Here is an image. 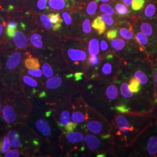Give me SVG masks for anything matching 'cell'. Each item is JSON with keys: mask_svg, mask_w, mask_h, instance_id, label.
<instances>
[{"mask_svg": "<svg viewBox=\"0 0 157 157\" xmlns=\"http://www.w3.org/2000/svg\"><path fill=\"white\" fill-rule=\"evenodd\" d=\"M36 127L40 133L45 136H50L51 135L50 127L44 119H40L36 123Z\"/></svg>", "mask_w": 157, "mask_h": 157, "instance_id": "24", "label": "cell"}, {"mask_svg": "<svg viewBox=\"0 0 157 157\" xmlns=\"http://www.w3.org/2000/svg\"><path fill=\"white\" fill-rule=\"evenodd\" d=\"M47 15L54 25H62L63 19L59 12L48 13Z\"/></svg>", "mask_w": 157, "mask_h": 157, "instance_id": "36", "label": "cell"}, {"mask_svg": "<svg viewBox=\"0 0 157 157\" xmlns=\"http://www.w3.org/2000/svg\"><path fill=\"white\" fill-rule=\"evenodd\" d=\"M2 144H3V143L2 142H0V151H1V149H2Z\"/></svg>", "mask_w": 157, "mask_h": 157, "instance_id": "53", "label": "cell"}, {"mask_svg": "<svg viewBox=\"0 0 157 157\" xmlns=\"http://www.w3.org/2000/svg\"><path fill=\"white\" fill-rule=\"evenodd\" d=\"M23 81L26 84H28L30 86H32V87L37 86V82L33 78L29 77L28 76H25L23 77Z\"/></svg>", "mask_w": 157, "mask_h": 157, "instance_id": "45", "label": "cell"}, {"mask_svg": "<svg viewBox=\"0 0 157 157\" xmlns=\"http://www.w3.org/2000/svg\"><path fill=\"white\" fill-rule=\"evenodd\" d=\"M91 27L98 36H101L107 30V26L100 16H97L91 22Z\"/></svg>", "mask_w": 157, "mask_h": 157, "instance_id": "19", "label": "cell"}, {"mask_svg": "<svg viewBox=\"0 0 157 157\" xmlns=\"http://www.w3.org/2000/svg\"><path fill=\"white\" fill-rule=\"evenodd\" d=\"M1 124V121H0V124Z\"/></svg>", "mask_w": 157, "mask_h": 157, "instance_id": "57", "label": "cell"}, {"mask_svg": "<svg viewBox=\"0 0 157 157\" xmlns=\"http://www.w3.org/2000/svg\"><path fill=\"white\" fill-rule=\"evenodd\" d=\"M30 42L32 45L37 49H41L44 47L41 35L36 32H34L31 34L30 36Z\"/></svg>", "mask_w": 157, "mask_h": 157, "instance_id": "26", "label": "cell"}, {"mask_svg": "<svg viewBox=\"0 0 157 157\" xmlns=\"http://www.w3.org/2000/svg\"><path fill=\"white\" fill-rule=\"evenodd\" d=\"M66 137L68 141L71 143L82 142L84 140L83 135L79 132H69L66 136Z\"/></svg>", "mask_w": 157, "mask_h": 157, "instance_id": "33", "label": "cell"}, {"mask_svg": "<svg viewBox=\"0 0 157 157\" xmlns=\"http://www.w3.org/2000/svg\"><path fill=\"white\" fill-rule=\"evenodd\" d=\"M22 57V54L20 52H14L8 59L6 63V67L9 69H13L16 68L21 62Z\"/></svg>", "mask_w": 157, "mask_h": 157, "instance_id": "21", "label": "cell"}, {"mask_svg": "<svg viewBox=\"0 0 157 157\" xmlns=\"http://www.w3.org/2000/svg\"><path fill=\"white\" fill-rule=\"evenodd\" d=\"M11 147V143L9 140L8 138L7 137H5L4 138V141H3V144H2V147L1 149V152L2 153H6L8 151Z\"/></svg>", "mask_w": 157, "mask_h": 157, "instance_id": "44", "label": "cell"}, {"mask_svg": "<svg viewBox=\"0 0 157 157\" xmlns=\"http://www.w3.org/2000/svg\"><path fill=\"white\" fill-rule=\"evenodd\" d=\"M19 155V152L16 150H11L10 151L7 152L6 153V157H18Z\"/></svg>", "mask_w": 157, "mask_h": 157, "instance_id": "49", "label": "cell"}, {"mask_svg": "<svg viewBox=\"0 0 157 157\" xmlns=\"http://www.w3.org/2000/svg\"><path fill=\"white\" fill-rule=\"evenodd\" d=\"M97 3H111L113 0H95Z\"/></svg>", "mask_w": 157, "mask_h": 157, "instance_id": "52", "label": "cell"}, {"mask_svg": "<svg viewBox=\"0 0 157 157\" xmlns=\"http://www.w3.org/2000/svg\"><path fill=\"white\" fill-rule=\"evenodd\" d=\"M0 10L7 17L25 13L24 0H0Z\"/></svg>", "mask_w": 157, "mask_h": 157, "instance_id": "9", "label": "cell"}, {"mask_svg": "<svg viewBox=\"0 0 157 157\" xmlns=\"http://www.w3.org/2000/svg\"><path fill=\"white\" fill-rule=\"evenodd\" d=\"M43 72L44 75H45L47 78H51L53 76L54 72L53 70L50 65L47 63H44L43 65Z\"/></svg>", "mask_w": 157, "mask_h": 157, "instance_id": "40", "label": "cell"}, {"mask_svg": "<svg viewBox=\"0 0 157 157\" xmlns=\"http://www.w3.org/2000/svg\"><path fill=\"white\" fill-rule=\"evenodd\" d=\"M133 29L136 39L145 50L147 59L150 61H157V42L147 37L133 26Z\"/></svg>", "mask_w": 157, "mask_h": 157, "instance_id": "7", "label": "cell"}, {"mask_svg": "<svg viewBox=\"0 0 157 157\" xmlns=\"http://www.w3.org/2000/svg\"><path fill=\"white\" fill-rule=\"evenodd\" d=\"M147 0H133L130 9L135 17H139Z\"/></svg>", "mask_w": 157, "mask_h": 157, "instance_id": "20", "label": "cell"}, {"mask_svg": "<svg viewBox=\"0 0 157 157\" xmlns=\"http://www.w3.org/2000/svg\"><path fill=\"white\" fill-rule=\"evenodd\" d=\"M147 115L151 118H154L157 121V98H155L154 104L153 105V107L151 109L150 111V112L147 113Z\"/></svg>", "mask_w": 157, "mask_h": 157, "instance_id": "42", "label": "cell"}, {"mask_svg": "<svg viewBox=\"0 0 157 157\" xmlns=\"http://www.w3.org/2000/svg\"><path fill=\"white\" fill-rule=\"evenodd\" d=\"M119 69L127 75L137 79L144 88L155 95L152 62L149 59H121Z\"/></svg>", "mask_w": 157, "mask_h": 157, "instance_id": "2", "label": "cell"}, {"mask_svg": "<svg viewBox=\"0 0 157 157\" xmlns=\"http://www.w3.org/2000/svg\"><path fill=\"white\" fill-rule=\"evenodd\" d=\"M87 128L91 132L94 134L101 133L103 130V124L101 122L95 120H91L87 124Z\"/></svg>", "mask_w": 157, "mask_h": 157, "instance_id": "28", "label": "cell"}, {"mask_svg": "<svg viewBox=\"0 0 157 157\" xmlns=\"http://www.w3.org/2000/svg\"><path fill=\"white\" fill-rule=\"evenodd\" d=\"M109 41L112 52L121 59H147L144 50L138 48L120 37H118Z\"/></svg>", "mask_w": 157, "mask_h": 157, "instance_id": "3", "label": "cell"}, {"mask_svg": "<svg viewBox=\"0 0 157 157\" xmlns=\"http://www.w3.org/2000/svg\"><path fill=\"white\" fill-rule=\"evenodd\" d=\"M14 44L19 49H25L28 45V39L21 30H16L12 37Z\"/></svg>", "mask_w": 157, "mask_h": 157, "instance_id": "15", "label": "cell"}, {"mask_svg": "<svg viewBox=\"0 0 157 157\" xmlns=\"http://www.w3.org/2000/svg\"><path fill=\"white\" fill-rule=\"evenodd\" d=\"M0 110H1V104H0Z\"/></svg>", "mask_w": 157, "mask_h": 157, "instance_id": "56", "label": "cell"}, {"mask_svg": "<svg viewBox=\"0 0 157 157\" xmlns=\"http://www.w3.org/2000/svg\"><path fill=\"white\" fill-rule=\"evenodd\" d=\"M152 80L155 98H157V61H151Z\"/></svg>", "mask_w": 157, "mask_h": 157, "instance_id": "35", "label": "cell"}, {"mask_svg": "<svg viewBox=\"0 0 157 157\" xmlns=\"http://www.w3.org/2000/svg\"><path fill=\"white\" fill-rule=\"evenodd\" d=\"M109 4L113 6L116 13V17L119 20L126 19L132 21L137 18L133 14L130 8L125 6L121 0H113Z\"/></svg>", "mask_w": 157, "mask_h": 157, "instance_id": "12", "label": "cell"}, {"mask_svg": "<svg viewBox=\"0 0 157 157\" xmlns=\"http://www.w3.org/2000/svg\"><path fill=\"white\" fill-rule=\"evenodd\" d=\"M136 140L140 141L139 144L137 143L139 146L136 150L144 151V156L157 157V126L155 123L152 122Z\"/></svg>", "mask_w": 157, "mask_h": 157, "instance_id": "4", "label": "cell"}, {"mask_svg": "<svg viewBox=\"0 0 157 157\" xmlns=\"http://www.w3.org/2000/svg\"><path fill=\"white\" fill-rule=\"evenodd\" d=\"M77 126L76 123L73 122H68L65 125V129L67 131V132H72L75 129H76Z\"/></svg>", "mask_w": 157, "mask_h": 157, "instance_id": "46", "label": "cell"}, {"mask_svg": "<svg viewBox=\"0 0 157 157\" xmlns=\"http://www.w3.org/2000/svg\"><path fill=\"white\" fill-rule=\"evenodd\" d=\"M105 37L108 40H111L118 37V30L117 29H110L105 33Z\"/></svg>", "mask_w": 157, "mask_h": 157, "instance_id": "41", "label": "cell"}, {"mask_svg": "<svg viewBox=\"0 0 157 157\" xmlns=\"http://www.w3.org/2000/svg\"><path fill=\"white\" fill-rule=\"evenodd\" d=\"M157 15V0H147L140 16L141 19L150 20L155 19Z\"/></svg>", "mask_w": 157, "mask_h": 157, "instance_id": "14", "label": "cell"}, {"mask_svg": "<svg viewBox=\"0 0 157 157\" xmlns=\"http://www.w3.org/2000/svg\"><path fill=\"white\" fill-rule=\"evenodd\" d=\"M16 29L12 28L8 26H6V34L7 36L10 38H12L16 31Z\"/></svg>", "mask_w": 157, "mask_h": 157, "instance_id": "48", "label": "cell"}, {"mask_svg": "<svg viewBox=\"0 0 157 157\" xmlns=\"http://www.w3.org/2000/svg\"><path fill=\"white\" fill-rule=\"evenodd\" d=\"M101 13H106L112 16L116 17V13L112 6L110 4L108 3H101L98 6V12Z\"/></svg>", "mask_w": 157, "mask_h": 157, "instance_id": "31", "label": "cell"}, {"mask_svg": "<svg viewBox=\"0 0 157 157\" xmlns=\"http://www.w3.org/2000/svg\"><path fill=\"white\" fill-rule=\"evenodd\" d=\"M62 78L59 76H55L49 78L47 83L46 86L47 88L50 89H55L59 87L62 84Z\"/></svg>", "mask_w": 157, "mask_h": 157, "instance_id": "34", "label": "cell"}, {"mask_svg": "<svg viewBox=\"0 0 157 157\" xmlns=\"http://www.w3.org/2000/svg\"><path fill=\"white\" fill-rule=\"evenodd\" d=\"M25 13L32 15L47 11V0H24Z\"/></svg>", "mask_w": 157, "mask_h": 157, "instance_id": "11", "label": "cell"}, {"mask_svg": "<svg viewBox=\"0 0 157 157\" xmlns=\"http://www.w3.org/2000/svg\"><path fill=\"white\" fill-rule=\"evenodd\" d=\"M76 0H47V11H73Z\"/></svg>", "mask_w": 157, "mask_h": 157, "instance_id": "13", "label": "cell"}, {"mask_svg": "<svg viewBox=\"0 0 157 157\" xmlns=\"http://www.w3.org/2000/svg\"><path fill=\"white\" fill-rule=\"evenodd\" d=\"M82 76H83V73L79 72V73H75V78L76 81H79L82 79Z\"/></svg>", "mask_w": 157, "mask_h": 157, "instance_id": "50", "label": "cell"}, {"mask_svg": "<svg viewBox=\"0 0 157 157\" xmlns=\"http://www.w3.org/2000/svg\"><path fill=\"white\" fill-rule=\"evenodd\" d=\"M121 1L124 3L125 6H127L128 7L130 8L133 0H121Z\"/></svg>", "mask_w": 157, "mask_h": 157, "instance_id": "51", "label": "cell"}, {"mask_svg": "<svg viewBox=\"0 0 157 157\" xmlns=\"http://www.w3.org/2000/svg\"><path fill=\"white\" fill-rule=\"evenodd\" d=\"M119 89L118 84L115 82L113 83L109 84L107 87V89L105 90V95L107 99L109 101H118L119 99Z\"/></svg>", "mask_w": 157, "mask_h": 157, "instance_id": "18", "label": "cell"}, {"mask_svg": "<svg viewBox=\"0 0 157 157\" xmlns=\"http://www.w3.org/2000/svg\"><path fill=\"white\" fill-rule=\"evenodd\" d=\"M121 59L112 52L105 55L100 67L101 76L115 80L120 67Z\"/></svg>", "mask_w": 157, "mask_h": 157, "instance_id": "5", "label": "cell"}, {"mask_svg": "<svg viewBox=\"0 0 157 157\" xmlns=\"http://www.w3.org/2000/svg\"><path fill=\"white\" fill-rule=\"evenodd\" d=\"M87 119L86 116L81 112H73L72 115V120L73 122L78 124V123H82Z\"/></svg>", "mask_w": 157, "mask_h": 157, "instance_id": "37", "label": "cell"}, {"mask_svg": "<svg viewBox=\"0 0 157 157\" xmlns=\"http://www.w3.org/2000/svg\"><path fill=\"white\" fill-rule=\"evenodd\" d=\"M2 115L6 122L10 124L13 123L17 118L15 112L11 105H6L4 107L2 111Z\"/></svg>", "mask_w": 157, "mask_h": 157, "instance_id": "23", "label": "cell"}, {"mask_svg": "<svg viewBox=\"0 0 157 157\" xmlns=\"http://www.w3.org/2000/svg\"><path fill=\"white\" fill-rule=\"evenodd\" d=\"M67 54L68 57L74 62L85 61L87 57L86 51L79 48H70L67 50Z\"/></svg>", "mask_w": 157, "mask_h": 157, "instance_id": "16", "label": "cell"}, {"mask_svg": "<svg viewBox=\"0 0 157 157\" xmlns=\"http://www.w3.org/2000/svg\"><path fill=\"white\" fill-rule=\"evenodd\" d=\"M28 73L32 76L37 77V78L41 77L42 75H43L42 71L40 69H37V70H29L28 71Z\"/></svg>", "mask_w": 157, "mask_h": 157, "instance_id": "47", "label": "cell"}, {"mask_svg": "<svg viewBox=\"0 0 157 157\" xmlns=\"http://www.w3.org/2000/svg\"><path fill=\"white\" fill-rule=\"evenodd\" d=\"M7 137L11 143V145L12 147L17 148L21 147V141L19 138V135L17 132L15 130H11L8 133Z\"/></svg>", "mask_w": 157, "mask_h": 157, "instance_id": "30", "label": "cell"}, {"mask_svg": "<svg viewBox=\"0 0 157 157\" xmlns=\"http://www.w3.org/2000/svg\"><path fill=\"white\" fill-rule=\"evenodd\" d=\"M155 20H156V21H157V17H155Z\"/></svg>", "mask_w": 157, "mask_h": 157, "instance_id": "55", "label": "cell"}, {"mask_svg": "<svg viewBox=\"0 0 157 157\" xmlns=\"http://www.w3.org/2000/svg\"><path fill=\"white\" fill-rule=\"evenodd\" d=\"M36 17V19L40 23V24L47 30H52L54 24L51 22L50 18L48 17L47 14L45 13H41L39 14L34 15Z\"/></svg>", "mask_w": 157, "mask_h": 157, "instance_id": "25", "label": "cell"}, {"mask_svg": "<svg viewBox=\"0 0 157 157\" xmlns=\"http://www.w3.org/2000/svg\"><path fill=\"white\" fill-rule=\"evenodd\" d=\"M100 61H101V58H100V56L98 55L94 56H90L88 59L87 64L89 67H94L97 69L99 63H100Z\"/></svg>", "mask_w": 157, "mask_h": 157, "instance_id": "38", "label": "cell"}, {"mask_svg": "<svg viewBox=\"0 0 157 157\" xmlns=\"http://www.w3.org/2000/svg\"><path fill=\"white\" fill-rule=\"evenodd\" d=\"M147 114L119 113L114 119L119 144L124 147L132 146L140 135L151 124Z\"/></svg>", "mask_w": 157, "mask_h": 157, "instance_id": "1", "label": "cell"}, {"mask_svg": "<svg viewBox=\"0 0 157 157\" xmlns=\"http://www.w3.org/2000/svg\"><path fill=\"white\" fill-rule=\"evenodd\" d=\"M100 52L102 55H106L109 52H112L111 45L109 44L108 41V39L105 36H103L101 38V40L100 42Z\"/></svg>", "mask_w": 157, "mask_h": 157, "instance_id": "32", "label": "cell"}, {"mask_svg": "<svg viewBox=\"0 0 157 157\" xmlns=\"http://www.w3.org/2000/svg\"><path fill=\"white\" fill-rule=\"evenodd\" d=\"M101 17L102 20L104 21V22L105 23L106 26L108 28H113L119 22V20L118 17L114 16H112L106 13H101V15H100Z\"/></svg>", "mask_w": 157, "mask_h": 157, "instance_id": "27", "label": "cell"}, {"mask_svg": "<svg viewBox=\"0 0 157 157\" xmlns=\"http://www.w3.org/2000/svg\"><path fill=\"white\" fill-rule=\"evenodd\" d=\"M70 121L71 119L69 112L67 111H63L60 116V125L61 126H63Z\"/></svg>", "mask_w": 157, "mask_h": 157, "instance_id": "39", "label": "cell"}, {"mask_svg": "<svg viewBox=\"0 0 157 157\" xmlns=\"http://www.w3.org/2000/svg\"><path fill=\"white\" fill-rule=\"evenodd\" d=\"M4 12L0 10V37L2 36L4 28L6 26L7 23L4 17H3Z\"/></svg>", "mask_w": 157, "mask_h": 157, "instance_id": "43", "label": "cell"}, {"mask_svg": "<svg viewBox=\"0 0 157 157\" xmlns=\"http://www.w3.org/2000/svg\"><path fill=\"white\" fill-rule=\"evenodd\" d=\"M132 25L147 37L157 42V22L155 19L146 20L136 18L132 21Z\"/></svg>", "mask_w": 157, "mask_h": 157, "instance_id": "8", "label": "cell"}, {"mask_svg": "<svg viewBox=\"0 0 157 157\" xmlns=\"http://www.w3.org/2000/svg\"><path fill=\"white\" fill-rule=\"evenodd\" d=\"M84 139L87 147L91 150H97L101 147V141L95 135L88 133L84 136Z\"/></svg>", "mask_w": 157, "mask_h": 157, "instance_id": "17", "label": "cell"}, {"mask_svg": "<svg viewBox=\"0 0 157 157\" xmlns=\"http://www.w3.org/2000/svg\"><path fill=\"white\" fill-rule=\"evenodd\" d=\"M88 52L90 56H97L100 53V41L97 37L91 38L88 43Z\"/></svg>", "mask_w": 157, "mask_h": 157, "instance_id": "22", "label": "cell"}, {"mask_svg": "<svg viewBox=\"0 0 157 157\" xmlns=\"http://www.w3.org/2000/svg\"><path fill=\"white\" fill-rule=\"evenodd\" d=\"M73 11L78 12L88 17H95L98 12V4L95 0H76Z\"/></svg>", "mask_w": 157, "mask_h": 157, "instance_id": "10", "label": "cell"}, {"mask_svg": "<svg viewBox=\"0 0 157 157\" xmlns=\"http://www.w3.org/2000/svg\"><path fill=\"white\" fill-rule=\"evenodd\" d=\"M154 123H155V124H156V125H157V121H155V122H154Z\"/></svg>", "mask_w": 157, "mask_h": 157, "instance_id": "54", "label": "cell"}, {"mask_svg": "<svg viewBox=\"0 0 157 157\" xmlns=\"http://www.w3.org/2000/svg\"><path fill=\"white\" fill-rule=\"evenodd\" d=\"M25 65L26 67L29 70H37L40 67L39 59L36 57L32 56L31 55L25 59Z\"/></svg>", "mask_w": 157, "mask_h": 157, "instance_id": "29", "label": "cell"}, {"mask_svg": "<svg viewBox=\"0 0 157 157\" xmlns=\"http://www.w3.org/2000/svg\"><path fill=\"white\" fill-rule=\"evenodd\" d=\"M114 28L117 29L118 36L120 38L138 48L144 50L135 37L131 21L121 20Z\"/></svg>", "mask_w": 157, "mask_h": 157, "instance_id": "6", "label": "cell"}]
</instances>
